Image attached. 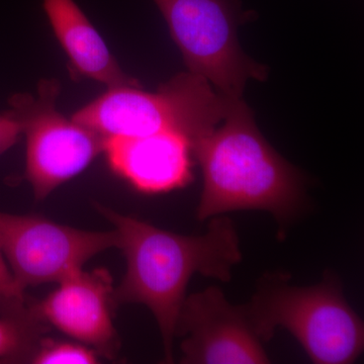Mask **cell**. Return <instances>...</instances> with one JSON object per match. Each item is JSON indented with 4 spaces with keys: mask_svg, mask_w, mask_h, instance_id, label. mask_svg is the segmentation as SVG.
<instances>
[{
    "mask_svg": "<svg viewBox=\"0 0 364 364\" xmlns=\"http://www.w3.org/2000/svg\"><path fill=\"white\" fill-rule=\"evenodd\" d=\"M59 92L58 81L43 80L38 97L14 95L6 112L26 135L25 177L37 200L77 176L104 152L100 136L57 111Z\"/></svg>",
    "mask_w": 364,
    "mask_h": 364,
    "instance_id": "6",
    "label": "cell"
},
{
    "mask_svg": "<svg viewBox=\"0 0 364 364\" xmlns=\"http://www.w3.org/2000/svg\"><path fill=\"white\" fill-rule=\"evenodd\" d=\"M247 306L263 342L277 329H286L314 363L349 364L363 353V320L333 277L306 287L277 282L262 287Z\"/></svg>",
    "mask_w": 364,
    "mask_h": 364,
    "instance_id": "3",
    "label": "cell"
},
{
    "mask_svg": "<svg viewBox=\"0 0 364 364\" xmlns=\"http://www.w3.org/2000/svg\"><path fill=\"white\" fill-rule=\"evenodd\" d=\"M112 247L117 248L114 230L85 231L41 215L0 212V252L23 291L58 284Z\"/></svg>",
    "mask_w": 364,
    "mask_h": 364,
    "instance_id": "7",
    "label": "cell"
},
{
    "mask_svg": "<svg viewBox=\"0 0 364 364\" xmlns=\"http://www.w3.org/2000/svg\"><path fill=\"white\" fill-rule=\"evenodd\" d=\"M30 305V299L16 284L4 255L0 252V314L25 312Z\"/></svg>",
    "mask_w": 364,
    "mask_h": 364,
    "instance_id": "14",
    "label": "cell"
},
{
    "mask_svg": "<svg viewBox=\"0 0 364 364\" xmlns=\"http://www.w3.org/2000/svg\"><path fill=\"white\" fill-rule=\"evenodd\" d=\"M222 124L193 142L203 177L198 219L256 210L280 224L291 222L304 205L301 174L261 135L241 98L233 100Z\"/></svg>",
    "mask_w": 364,
    "mask_h": 364,
    "instance_id": "2",
    "label": "cell"
},
{
    "mask_svg": "<svg viewBox=\"0 0 364 364\" xmlns=\"http://www.w3.org/2000/svg\"><path fill=\"white\" fill-rule=\"evenodd\" d=\"M117 235L127 270L114 289V301L147 306L161 333L165 359L173 360L177 318L188 282L195 274L229 282L242 260L240 243L229 218H212L207 233L186 236L160 229L95 205Z\"/></svg>",
    "mask_w": 364,
    "mask_h": 364,
    "instance_id": "1",
    "label": "cell"
},
{
    "mask_svg": "<svg viewBox=\"0 0 364 364\" xmlns=\"http://www.w3.org/2000/svg\"><path fill=\"white\" fill-rule=\"evenodd\" d=\"M31 308L45 324L56 328L69 338L87 345L102 358L114 359L119 338L112 320L114 287L105 268L74 273Z\"/></svg>",
    "mask_w": 364,
    "mask_h": 364,
    "instance_id": "9",
    "label": "cell"
},
{
    "mask_svg": "<svg viewBox=\"0 0 364 364\" xmlns=\"http://www.w3.org/2000/svg\"><path fill=\"white\" fill-rule=\"evenodd\" d=\"M95 349L75 341L44 336L36 347L28 363L33 364H93L100 360Z\"/></svg>",
    "mask_w": 364,
    "mask_h": 364,
    "instance_id": "13",
    "label": "cell"
},
{
    "mask_svg": "<svg viewBox=\"0 0 364 364\" xmlns=\"http://www.w3.org/2000/svg\"><path fill=\"white\" fill-rule=\"evenodd\" d=\"M21 134V124L16 119L9 117L6 112L0 114V156L16 145Z\"/></svg>",
    "mask_w": 364,
    "mask_h": 364,
    "instance_id": "15",
    "label": "cell"
},
{
    "mask_svg": "<svg viewBox=\"0 0 364 364\" xmlns=\"http://www.w3.org/2000/svg\"><path fill=\"white\" fill-rule=\"evenodd\" d=\"M168 25L188 72L228 98H240L249 78L263 80L262 65L248 58L237 39L235 0H153Z\"/></svg>",
    "mask_w": 364,
    "mask_h": 364,
    "instance_id": "5",
    "label": "cell"
},
{
    "mask_svg": "<svg viewBox=\"0 0 364 364\" xmlns=\"http://www.w3.org/2000/svg\"><path fill=\"white\" fill-rule=\"evenodd\" d=\"M43 9L68 56L74 77L92 79L109 88L140 86L122 70L102 36L74 0H43Z\"/></svg>",
    "mask_w": 364,
    "mask_h": 364,
    "instance_id": "11",
    "label": "cell"
},
{
    "mask_svg": "<svg viewBox=\"0 0 364 364\" xmlns=\"http://www.w3.org/2000/svg\"><path fill=\"white\" fill-rule=\"evenodd\" d=\"M139 87H109L76 112L72 119L105 142L165 131L179 132L191 140L221 119L222 98L202 76L191 72L178 74L157 92Z\"/></svg>",
    "mask_w": 364,
    "mask_h": 364,
    "instance_id": "4",
    "label": "cell"
},
{
    "mask_svg": "<svg viewBox=\"0 0 364 364\" xmlns=\"http://www.w3.org/2000/svg\"><path fill=\"white\" fill-rule=\"evenodd\" d=\"M104 152L112 171L140 193H168L193 181V144L179 132L112 139Z\"/></svg>",
    "mask_w": 364,
    "mask_h": 364,
    "instance_id": "10",
    "label": "cell"
},
{
    "mask_svg": "<svg viewBox=\"0 0 364 364\" xmlns=\"http://www.w3.org/2000/svg\"><path fill=\"white\" fill-rule=\"evenodd\" d=\"M49 326L32 308L18 314H0V363H28Z\"/></svg>",
    "mask_w": 364,
    "mask_h": 364,
    "instance_id": "12",
    "label": "cell"
},
{
    "mask_svg": "<svg viewBox=\"0 0 364 364\" xmlns=\"http://www.w3.org/2000/svg\"><path fill=\"white\" fill-rule=\"evenodd\" d=\"M182 363H268L247 305L230 304L217 287L186 296L176 324Z\"/></svg>",
    "mask_w": 364,
    "mask_h": 364,
    "instance_id": "8",
    "label": "cell"
}]
</instances>
